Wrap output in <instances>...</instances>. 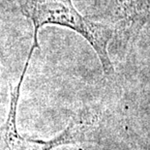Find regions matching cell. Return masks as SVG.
I'll use <instances>...</instances> for the list:
<instances>
[{
    "label": "cell",
    "mask_w": 150,
    "mask_h": 150,
    "mask_svg": "<svg viewBox=\"0 0 150 150\" xmlns=\"http://www.w3.org/2000/svg\"><path fill=\"white\" fill-rule=\"evenodd\" d=\"M25 17L34 26L33 35L39 36L44 25H59L69 28L87 41L97 54L103 71L110 76L113 65L108 54V45L115 36L114 25L93 21L84 17L72 0H18Z\"/></svg>",
    "instance_id": "obj_1"
},
{
    "label": "cell",
    "mask_w": 150,
    "mask_h": 150,
    "mask_svg": "<svg viewBox=\"0 0 150 150\" xmlns=\"http://www.w3.org/2000/svg\"><path fill=\"white\" fill-rule=\"evenodd\" d=\"M116 32L130 38L150 20V0H114Z\"/></svg>",
    "instance_id": "obj_2"
},
{
    "label": "cell",
    "mask_w": 150,
    "mask_h": 150,
    "mask_svg": "<svg viewBox=\"0 0 150 150\" xmlns=\"http://www.w3.org/2000/svg\"><path fill=\"white\" fill-rule=\"evenodd\" d=\"M86 126V117L81 114L70 123L58 136L50 140H37L24 139L20 136L7 150H52L57 146L76 142Z\"/></svg>",
    "instance_id": "obj_3"
}]
</instances>
